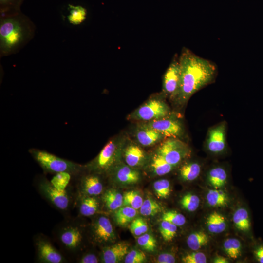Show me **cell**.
<instances>
[{"label":"cell","mask_w":263,"mask_h":263,"mask_svg":"<svg viewBox=\"0 0 263 263\" xmlns=\"http://www.w3.org/2000/svg\"><path fill=\"white\" fill-rule=\"evenodd\" d=\"M138 125L153 129L163 135L165 138H179L184 133V128L181 120L172 114L150 121L140 122Z\"/></svg>","instance_id":"obj_7"},{"label":"cell","mask_w":263,"mask_h":263,"mask_svg":"<svg viewBox=\"0 0 263 263\" xmlns=\"http://www.w3.org/2000/svg\"><path fill=\"white\" fill-rule=\"evenodd\" d=\"M34 31L33 23L21 12L0 16V56L17 52L32 39Z\"/></svg>","instance_id":"obj_2"},{"label":"cell","mask_w":263,"mask_h":263,"mask_svg":"<svg viewBox=\"0 0 263 263\" xmlns=\"http://www.w3.org/2000/svg\"><path fill=\"white\" fill-rule=\"evenodd\" d=\"M122 152L127 165L132 168L143 165L146 159L144 151L132 142L127 143L126 141Z\"/></svg>","instance_id":"obj_15"},{"label":"cell","mask_w":263,"mask_h":263,"mask_svg":"<svg viewBox=\"0 0 263 263\" xmlns=\"http://www.w3.org/2000/svg\"><path fill=\"white\" fill-rule=\"evenodd\" d=\"M180 78L179 56L175 54L163 75L161 94L164 97L173 101L179 89Z\"/></svg>","instance_id":"obj_9"},{"label":"cell","mask_w":263,"mask_h":263,"mask_svg":"<svg viewBox=\"0 0 263 263\" xmlns=\"http://www.w3.org/2000/svg\"><path fill=\"white\" fill-rule=\"evenodd\" d=\"M79 188V195L97 196L103 192V185L99 176L90 174L81 178Z\"/></svg>","instance_id":"obj_14"},{"label":"cell","mask_w":263,"mask_h":263,"mask_svg":"<svg viewBox=\"0 0 263 263\" xmlns=\"http://www.w3.org/2000/svg\"><path fill=\"white\" fill-rule=\"evenodd\" d=\"M162 220L169 222L177 226L184 225L186 221L185 217L181 213L175 211H168L164 212Z\"/></svg>","instance_id":"obj_39"},{"label":"cell","mask_w":263,"mask_h":263,"mask_svg":"<svg viewBox=\"0 0 263 263\" xmlns=\"http://www.w3.org/2000/svg\"><path fill=\"white\" fill-rule=\"evenodd\" d=\"M130 228L132 234L136 236H140L147 231L148 226L146 221L139 217L132 220Z\"/></svg>","instance_id":"obj_40"},{"label":"cell","mask_w":263,"mask_h":263,"mask_svg":"<svg viewBox=\"0 0 263 263\" xmlns=\"http://www.w3.org/2000/svg\"><path fill=\"white\" fill-rule=\"evenodd\" d=\"M162 210L160 205L156 201L148 198L144 200L140 208V212L144 216H154Z\"/></svg>","instance_id":"obj_32"},{"label":"cell","mask_w":263,"mask_h":263,"mask_svg":"<svg viewBox=\"0 0 263 263\" xmlns=\"http://www.w3.org/2000/svg\"><path fill=\"white\" fill-rule=\"evenodd\" d=\"M24 0H0V16H8L21 12Z\"/></svg>","instance_id":"obj_30"},{"label":"cell","mask_w":263,"mask_h":263,"mask_svg":"<svg viewBox=\"0 0 263 263\" xmlns=\"http://www.w3.org/2000/svg\"><path fill=\"white\" fill-rule=\"evenodd\" d=\"M149 167L152 172L157 176H163L169 173L174 167L156 152L152 156Z\"/></svg>","instance_id":"obj_21"},{"label":"cell","mask_w":263,"mask_h":263,"mask_svg":"<svg viewBox=\"0 0 263 263\" xmlns=\"http://www.w3.org/2000/svg\"><path fill=\"white\" fill-rule=\"evenodd\" d=\"M201 170V167L198 163L188 162L181 167L179 169V174L184 180L191 181L199 177Z\"/></svg>","instance_id":"obj_24"},{"label":"cell","mask_w":263,"mask_h":263,"mask_svg":"<svg viewBox=\"0 0 263 263\" xmlns=\"http://www.w3.org/2000/svg\"><path fill=\"white\" fill-rule=\"evenodd\" d=\"M125 142L126 139L122 137H116L110 139L95 159L85 168L100 172L108 171L113 166L119 153L123 151Z\"/></svg>","instance_id":"obj_4"},{"label":"cell","mask_w":263,"mask_h":263,"mask_svg":"<svg viewBox=\"0 0 263 263\" xmlns=\"http://www.w3.org/2000/svg\"><path fill=\"white\" fill-rule=\"evenodd\" d=\"M226 123L223 121L210 128L205 141L207 150L218 154L224 151L226 147Z\"/></svg>","instance_id":"obj_10"},{"label":"cell","mask_w":263,"mask_h":263,"mask_svg":"<svg viewBox=\"0 0 263 263\" xmlns=\"http://www.w3.org/2000/svg\"><path fill=\"white\" fill-rule=\"evenodd\" d=\"M29 152L45 172H67L76 176L85 168L78 163L61 158L45 150L33 148Z\"/></svg>","instance_id":"obj_3"},{"label":"cell","mask_w":263,"mask_h":263,"mask_svg":"<svg viewBox=\"0 0 263 263\" xmlns=\"http://www.w3.org/2000/svg\"><path fill=\"white\" fill-rule=\"evenodd\" d=\"M138 244L143 249L148 251H153L156 247V241L151 234L144 233L140 235L137 240Z\"/></svg>","instance_id":"obj_38"},{"label":"cell","mask_w":263,"mask_h":263,"mask_svg":"<svg viewBox=\"0 0 263 263\" xmlns=\"http://www.w3.org/2000/svg\"><path fill=\"white\" fill-rule=\"evenodd\" d=\"M38 187L41 195L57 209L64 211L70 207L71 199L66 189L56 188L44 177L39 179Z\"/></svg>","instance_id":"obj_8"},{"label":"cell","mask_w":263,"mask_h":263,"mask_svg":"<svg viewBox=\"0 0 263 263\" xmlns=\"http://www.w3.org/2000/svg\"><path fill=\"white\" fill-rule=\"evenodd\" d=\"M154 191L159 198H167L170 193V185L169 180L163 179L153 183Z\"/></svg>","instance_id":"obj_36"},{"label":"cell","mask_w":263,"mask_h":263,"mask_svg":"<svg viewBox=\"0 0 263 263\" xmlns=\"http://www.w3.org/2000/svg\"><path fill=\"white\" fill-rule=\"evenodd\" d=\"M135 136L138 143L144 147H150L165 139L158 132L146 127L137 125Z\"/></svg>","instance_id":"obj_17"},{"label":"cell","mask_w":263,"mask_h":263,"mask_svg":"<svg viewBox=\"0 0 263 263\" xmlns=\"http://www.w3.org/2000/svg\"><path fill=\"white\" fill-rule=\"evenodd\" d=\"M129 245L124 242L117 243L104 247L101 260L105 263H117L121 261L128 252Z\"/></svg>","instance_id":"obj_16"},{"label":"cell","mask_w":263,"mask_h":263,"mask_svg":"<svg viewBox=\"0 0 263 263\" xmlns=\"http://www.w3.org/2000/svg\"><path fill=\"white\" fill-rule=\"evenodd\" d=\"M79 213L83 216H91L99 210V202L96 196L79 195L78 200Z\"/></svg>","instance_id":"obj_19"},{"label":"cell","mask_w":263,"mask_h":263,"mask_svg":"<svg viewBox=\"0 0 263 263\" xmlns=\"http://www.w3.org/2000/svg\"><path fill=\"white\" fill-rule=\"evenodd\" d=\"M227 173L221 167H215L209 170L207 178L210 184L215 188L223 187L227 180Z\"/></svg>","instance_id":"obj_23"},{"label":"cell","mask_w":263,"mask_h":263,"mask_svg":"<svg viewBox=\"0 0 263 263\" xmlns=\"http://www.w3.org/2000/svg\"><path fill=\"white\" fill-rule=\"evenodd\" d=\"M180 204L183 208L189 212L195 211L199 207L200 199L198 196L188 193L182 197Z\"/></svg>","instance_id":"obj_34"},{"label":"cell","mask_w":263,"mask_h":263,"mask_svg":"<svg viewBox=\"0 0 263 263\" xmlns=\"http://www.w3.org/2000/svg\"><path fill=\"white\" fill-rule=\"evenodd\" d=\"M155 152L174 167L189 153L190 149L187 144L179 138H168L160 144Z\"/></svg>","instance_id":"obj_6"},{"label":"cell","mask_w":263,"mask_h":263,"mask_svg":"<svg viewBox=\"0 0 263 263\" xmlns=\"http://www.w3.org/2000/svg\"><path fill=\"white\" fill-rule=\"evenodd\" d=\"M206 224L208 231L212 233H221L226 227L225 217L216 211L213 212L207 217Z\"/></svg>","instance_id":"obj_22"},{"label":"cell","mask_w":263,"mask_h":263,"mask_svg":"<svg viewBox=\"0 0 263 263\" xmlns=\"http://www.w3.org/2000/svg\"><path fill=\"white\" fill-rule=\"evenodd\" d=\"M69 14L67 17L69 22L74 25L81 24L87 16V10L81 5H68Z\"/></svg>","instance_id":"obj_27"},{"label":"cell","mask_w":263,"mask_h":263,"mask_svg":"<svg viewBox=\"0 0 263 263\" xmlns=\"http://www.w3.org/2000/svg\"><path fill=\"white\" fill-rule=\"evenodd\" d=\"M157 262L159 263H174L175 262V258L170 253H164L157 257Z\"/></svg>","instance_id":"obj_44"},{"label":"cell","mask_w":263,"mask_h":263,"mask_svg":"<svg viewBox=\"0 0 263 263\" xmlns=\"http://www.w3.org/2000/svg\"><path fill=\"white\" fill-rule=\"evenodd\" d=\"M233 223L238 229L247 231L250 229V222L247 210L244 208L237 209L233 215Z\"/></svg>","instance_id":"obj_28"},{"label":"cell","mask_w":263,"mask_h":263,"mask_svg":"<svg viewBox=\"0 0 263 263\" xmlns=\"http://www.w3.org/2000/svg\"><path fill=\"white\" fill-rule=\"evenodd\" d=\"M114 174L116 180L122 184H135L140 179L138 171L127 165L118 166Z\"/></svg>","instance_id":"obj_18"},{"label":"cell","mask_w":263,"mask_h":263,"mask_svg":"<svg viewBox=\"0 0 263 263\" xmlns=\"http://www.w3.org/2000/svg\"><path fill=\"white\" fill-rule=\"evenodd\" d=\"M102 200L107 209L115 210L123 205V196L117 190L110 188L104 192Z\"/></svg>","instance_id":"obj_20"},{"label":"cell","mask_w":263,"mask_h":263,"mask_svg":"<svg viewBox=\"0 0 263 263\" xmlns=\"http://www.w3.org/2000/svg\"><path fill=\"white\" fill-rule=\"evenodd\" d=\"M146 256L142 251L132 250L128 252L125 257V263H141L145 261Z\"/></svg>","instance_id":"obj_41"},{"label":"cell","mask_w":263,"mask_h":263,"mask_svg":"<svg viewBox=\"0 0 263 263\" xmlns=\"http://www.w3.org/2000/svg\"><path fill=\"white\" fill-rule=\"evenodd\" d=\"M208 204L213 207H223L228 203L227 195L222 190L218 189H210L207 195Z\"/></svg>","instance_id":"obj_26"},{"label":"cell","mask_w":263,"mask_h":263,"mask_svg":"<svg viewBox=\"0 0 263 263\" xmlns=\"http://www.w3.org/2000/svg\"><path fill=\"white\" fill-rule=\"evenodd\" d=\"M38 261L44 263H62L65 261L62 255L47 239L38 237L35 241Z\"/></svg>","instance_id":"obj_12"},{"label":"cell","mask_w":263,"mask_h":263,"mask_svg":"<svg viewBox=\"0 0 263 263\" xmlns=\"http://www.w3.org/2000/svg\"><path fill=\"white\" fill-rule=\"evenodd\" d=\"M169 105L162 98H151L128 115V120L139 122L150 121L171 114Z\"/></svg>","instance_id":"obj_5"},{"label":"cell","mask_w":263,"mask_h":263,"mask_svg":"<svg viewBox=\"0 0 263 263\" xmlns=\"http://www.w3.org/2000/svg\"><path fill=\"white\" fill-rule=\"evenodd\" d=\"M182 261L185 263H206L207 257L203 252L196 251L184 256Z\"/></svg>","instance_id":"obj_42"},{"label":"cell","mask_w":263,"mask_h":263,"mask_svg":"<svg viewBox=\"0 0 263 263\" xmlns=\"http://www.w3.org/2000/svg\"><path fill=\"white\" fill-rule=\"evenodd\" d=\"M137 214L136 209L125 206L117 209L114 214V220L118 225L124 226L131 222Z\"/></svg>","instance_id":"obj_25"},{"label":"cell","mask_w":263,"mask_h":263,"mask_svg":"<svg viewBox=\"0 0 263 263\" xmlns=\"http://www.w3.org/2000/svg\"><path fill=\"white\" fill-rule=\"evenodd\" d=\"M58 239L66 250L72 252H76L83 242L81 229L75 224L66 225L59 232Z\"/></svg>","instance_id":"obj_11"},{"label":"cell","mask_w":263,"mask_h":263,"mask_svg":"<svg viewBox=\"0 0 263 263\" xmlns=\"http://www.w3.org/2000/svg\"><path fill=\"white\" fill-rule=\"evenodd\" d=\"M213 262L214 263H229L228 261L227 260L226 258L221 256H217L216 257V258L214 259Z\"/></svg>","instance_id":"obj_46"},{"label":"cell","mask_w":263,"mask_h":263,"mask_svg":"<svg viewBox=\"0 0 263 263\" xmlns=\"http://www.w3.org/2000/svg\"><path fill=\"white\" fill-rule=\"evenodd\" d=\"M223 247L227 256L232 259H237L241 254V244L237 239H226L224 243Z\"/></svg>","instance_id":"obj_31"},{"label":"cell","mask_w":263,"mask_h":263,"mask_svg":"<svg viewBox=\"0 0 263 263\" xmlns=\"http://www.w3.org/2000/svg\"><path fill=\"white\" fill-rule=\"evenodd\" d=\"M98 262L97 256L94 253H90L82 256L78 262L80 263H97Z\"/></svg>","instance_id":"obj_43"},{"label":"cell","mask_w":263,"mask_h":263,"mask_svg":"<svg viewBox=\"0 0 263 263\" xmlns=\"http://www.w3.org/2000/svg\"><path fill=\"white\" fill-rule=\"evenodd\" d=\"M177 225L166 221L161 222L159 230L163 239L168 242L172 241L177 230Z\"/></svg>","instance_id":"obj_35"},{"label":"cell","mask_w":263,"mask_h":263,"mask_svg":"<svg viewBox=\"0 0 263 263\" xmlns=\"http://www.w3.org/2000/svg\"><path fill=\"white\" fill-rule=\"evenodd\" d=\"M143 202L141 196L136 191H129L124 193L123 195L124 206L132 207L135 209H140Z\"/></svg>","instance_id":"obj_33"},{"label":"cell","mask_w":263,"mask_h":263,"mask_svg":"<svg viewBox=\"0 0 263 263\" xmlns=\"http://www.w3.org/2000/svg\"><path fill=\"white\" fill-rule=\"evenodd\" d=\"M71 176L72 175L70 173L67 172L56 173L50 182L56 188L64 190L70 182Z\"/></svg>","instance_id":"obj_37"},{"label":"cell","mask_w":263,"mask_h":263,"mask_svg":"<svg viewBox=\"0 0 263 263\" xmlns=\"http://www.w3.org/2000/svg\"><path fill=\"white\" fill-rule=\"evenodd\" d=\"M254 254L257 260L261 263H263V246L258 247L254 251Z\"/></svg>","instance_id":"obj_45"},{"label":"cell","mask_w":263,"mask_h":263,"mask_svg":"<svg viewBox=\"0 0 263 263\" xmlns=\"http://www.w3.org/2000/svg\"><path fill=\"white\" fill-rule=\"evenodd\" d=\"M208 241V237L205 232L198 231L190 234L187 238V243L190 249L197 251L207 245Z\"/></svg>","instance_id":"obj_29"},{"label":"cell","mask_w":263,"mask_h":263,"mask_svg":"<svg viewBox=\"0 0 263 263\" xmlns=\"http://www.w3.org/2000/svg\"><path fill=\"white\" fill-rule=\"evenodd\" d=\"M179 61L180 84L173 102L183 107L195 93L214 82L218 71L213 62L198 56L186 47L182 49Z\"/></svg>","instance_id":"obj_1"},{"label":"cell","mask_w":263,"mask_h":263,"mask_svg":"<svg viewBox=\"0 0 263 263\" xmlns=\"http://www.w3.org/2000/svg\"><path fill=\"white\" fill-rule=\"evenodd\" d=\"M92 233L94 240L99 244L113 242L115 239L113 228L109 219L100 216L92 225Z\"/></svg>","instance_id":"obj_13"}]
</instances>
